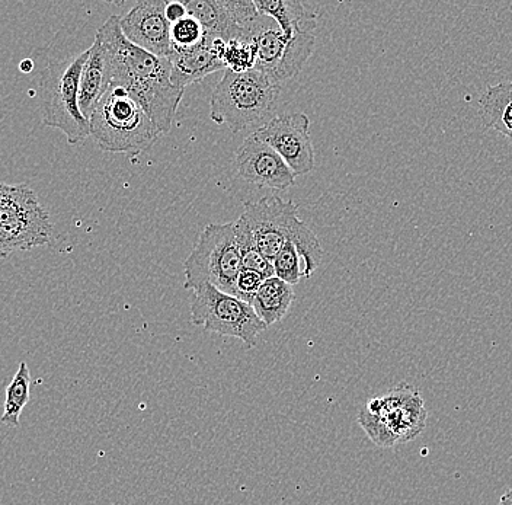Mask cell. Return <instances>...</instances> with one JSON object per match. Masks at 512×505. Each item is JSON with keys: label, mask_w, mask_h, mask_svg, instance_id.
Masks as SVG:
<instances>
[{"label": "cell", "mask_w": 512, "mask_h": 505, "mask_svg": "<svg viewBox=\"0 0 512 505\" xmlns=\"http://www.w3.org/2000/svg\"><path fill=\"white\" fill-rule=\"evenodd\" d=\"M427 409L421 392L409 383L370 399L358 414V424L379 447L415 440L427 424Z\"/></svg>", "instance_id": "5b68a950"}, {"label": "cell", "mask_w": 512, "mask_h": 505, "mask_svg": "<svg viewBox=\"0 0 512 505\" xmlns=\"http://www.w3.org/2000/svg\"><path fill=\"white\" fill-rule=\"evenodd\" d=\"M165 0H142L124 17L120 27L130 43L158 57L169 59L172 51L171 24L166 19Z\"/></svg>", "instance_id": "5bb4252c"}, {"label": "cell", "mask_w": 512, "mask_h": 505, "mask_svg": "<svg viewBox=\"0 0 512 505\" xmlns=\"http://www.w3.org/2000/svg\"><path fill=\"white\" fill-rule=\"evenodd\" d=\"M281 91L283 83L259 70L235 73L226 69L211 95V121L233 133L254 126L259 129L274 118Z\"/></svg>", "instance_id": "7a4b0ae2"}, {"label": "cell", "mask_w": 512, "mask_h": 505, "mask_svg": "<svg viewBox=\"0 0 512 505\" xmlns=\"http://www.w3.org/2000/svg\"><path fill=\"white\" fill-rule=\"evenodd\" d=\"M222 63L224 69L235 73L249 72L256 65V50L251 41L232 40L224 44Z\"/></svg>", "instance_id": "7402d4cb"}, {"label": "cell", "mask_w": 512, "mask_h": 505, "mask_svg": "<svg viewBox=\"0 0 512 505\" xmlns=\"http://www.w3.org/2000/svg\"><path fill=\"white\" fill-rule=\"evenodd\" d=\"M53 239L50 214L27 185L0 184V258Z\"/></svg>", "instance_id": "52a82bcc"}, {"label": "cell", "mask_w": 512, "mask_h": 505, "mask_svg": "<svg viewBox=\"0 0 512 505\" xmlns=\"http://www.w3.org/2000/svg\"><path fill=\"white\" fill-rule=\"evenodd\" d=\"M191 322L220 337L238 338L248 348L258 345V337L268 326L249 303L203 284L192 290Z\"/></svg>", "instance_id": "ba28073f"}, {"label": "cell", "mask_w": 512, "mask_h": 505, "mask_svg": "<svg viewBox=\"0 0 512 505\" xmlns=\"http://www.w3.org/2000/svg\"><path fill=\"white\" fill-rule=\"evenodd\" d=\"M306 114L280 115L254 131V136L272 147L294 175H306L315 168V149Z\"/></svg>", "instance_id": "8fae6325"}, {"label": "cell", "mask_w": 512, "mask_h": 505, "mask_svg": "<svg viewBox=\"0 0 512 505\" xmlns=\"http://www.w3.org/2000/svg\"><path fill=\"white\" fill-rule=\"evenodd\" d=\"M293 302V286L274 276L262 283L252 302V308L265 325L271 326L286 318Z\"/></svg>", "instance_id": "ac0fdd59"}, {"label": "cell", "mask_w": 512, "mask_h": 505, "mask_svg": "<svg viewBox=\"0 0 512 505\" xmlns=\"http://www.w3.org/2000/svg\"><path fill=\"white\" fill-rule=\"evenodd\" d=\"M239 177L249 184L270 190L286 191L293 187L296 175L284 159L254 133L249 134L236 153Z\"/></svg>", "instance_id": "4fadbf2b"}, {"label": "cell", "mask_w": 512, "mask_h": 505, "mask_svg": "<svg viewBox=\"0 0 512 505\" xmlns=\"http://www.w3.org/2000/svg\"><path fill=\"white\" fill-rule=\"evenodd\" d=\"M299 206L280 197H265L246 201L236 225L248 233L256 249L271 262L290 241L294 226L299 222Z\"/></svg>", "instance_id": "30bf717a"}, {"label": "cell", "mask_w": 512, "mask_h": 505, "mask_svg": "<svg viewBox=\"0 0 512 505\" xmlns=\"http://www.w3.org/2000/svg\"><path fill=\"white\" fill-rule=\"evenodd\" d=\"M21 69H22V72H30V70L32 69V62L30 59L28 60H25V62H22L21 63Z\"/></svg>", "instance_id": "83f0119b"}, {"label": "cell", "mask_w": 512, "mask_h": 505, "mask_svg": "<svg viewBox=\"0 0 512 505\" xmlns=\"http://www.w3.org/2000/svg\"><path fill=\"white\" fill-rule=\"evenodd\" d=\"M256 50L255 70L284 83L296 78L315 50V34L288 37L270 17L259 14L249 34Z\"/></svg>", "instance_id": "9c48e42d"}, {"label": "cell", "mask_w": 512, "mask_h": 505, "mask_svg": "<svg viewBox=\"0 0 512 505\" xmlns=\"http://www.w3.org/2000/svg\"><path fill=\"white\" fill-rule=\"evenodd\" d=\"M184 5L207 35L224 41H248L259 18L254 0H187Z\"/></svg>", "instance_id": "7c38bea8"}, {"label": "cell", "mask_w": 512, "mask_h": 505, "mask_svg": "<svg viewBox=\"0 0 512 505\" xmlns=\"http://www.w3.org/2000/svg\"><path fill=\"white\" fill-rule=\"evenodd\" d=\"M242 270L235 222L210 223L184 262V289L195 290L203 284H211L235 296L236 280Z\"/></svg>", "instance_id": "8992f818"}, {"label": "cell", "mask_w": 512, "mask_h": 505, "mask_svg": "<svg viewBox=\"0 0 512 505\" xmlns=\"http://www.w3.org/2000/svg\"><path fill=\"white\" fill-rule=\"evenodd\" d=\"M96 37L102 41L110 62V86H120L136 99L149 115L160 134L169 133L174 124L184 89L171 81V62L134 46L120 27V17L114 15L99 28Z\"/></svg>", "instance_id": "6da1fadb"}, {"label": "cell", "mask_w": 512, "mask_h": 505, "mask_svg": "<svg viewBox=\"0 0 512 505\" xmlns=\"http://www.w3.org/2000/svg\"><path fill=\"white\" fill-rule=\"evenodd\" d=\"M91 136L104 152L140 153L152 149L162 134L136 99L110 86L89 118Z\"/></svg>", "instance_id": "3957f363"}, {"label": "cell", "mask_w": 512, "mask_h": 505, "mask_svg": "<svg viewBox=\"0 0 512 505\" xmlns=\"http://www.w3.org/2000/svg\"><path fill=\"white\" fill-rule=\"evenodd\" d=\"M165 15L169 24L174 25L176 22L181 21V19L188 17L190 14H188V9L187 6L184 5V2H168V5H166Z\"/></svg>", "instance_id": "484cf974"}, {"label": "cell", "mask_w": 512, "mask_h": 505, "mask_svg": "<svg viewBox=\"0 0 512 505\" xmlns=\"http://www.w3.org/2000/svg\"><path fill=\"white\" fill-rule=\"evenodd\" d=\"M110 62L104 44L95 37L89 47V57L80 76L79 105L86 120L94 114L96 105L110 88Z\"/></svg>", "instance_id": "2e32d148"}, {"label": "cell", "mask_w": 512, "mask_h": 505, "mask_svg": "<svg viewBox=\"0 0 512 505\" xmlns=\"http://www.w3.org/2000/svg\"><path fill=\"white\" fill-rule=\"evenodd\" d=\"M206 35L203 24L192 15L171 25V43L175 49H191L198 46Z\"/></svg>", "instance_id": "cb8c5ba5"}, {"label": "cell", "mask_w": 512, "mask_h": 505, "mask_svg": "<svg viewBox=\"0 0 512 505\" xmlns=\"http://www.w3.org/2000/svg\"><path fill=\"white\" fill-rule=\"evenodd\" d=\"M264 281V277L259 276V274L254 273V271L245 270V268H243V270L240 271L238 280H236L235 297H238V299L243 300V302L252 305L256 293L261 289Z\"/></svg>", "instance_id": "d4e9b609"}, {"label": "cell", "mask_w": 512, "mask_h": 505, "mask_svg": "<svg viewBox=\"0 0 512 505\" xmlns=\"http://www.w3.org/2000/svg\"><path fill=\"white\" fill-rule=\"evenodd\" d=\"M480 113L488 129H494L512 142V82L489 86L480 99Z\"/></svg>", "instance_id": "d6986e66"}, {"label": "cell", "mask_w": 512, "mask_h": 505, "mask_svg": "<svg viewBox=\"0 0 512 505\" xmlns=\"http://www.w3.org/2000/svg\"><path fill=\"white\" fill-rule=\"evenodd\" d=\"M226 41L206 35L198 46L191 49L172 47L171 81L176 88L185 89L191 83L203 81L211 73L224 69L222 54Z\"/></svg>", "instance_id": "9a60e30c"}, {"label": "cell", "mask_w": 512, "mask_h": 505, "mask_svg": "<svg viewBox=\"0 0 512 505\" xmlns=\"http://www.w3.org/2000/svg\"><path fill=\"white\" fill-rule=\"evenodd\" d=\"M88 57L89 49L69 59L51 60L38 86L43 123L62 130L70 145H79L91 136V124L79 105L80 76Z\"/></svg>", "instance_id": "277c9868"}, {"label": "cell", "mask_w": 512, "mask_h": 505, "mask_svg": "<svg viewBox=\"0 0 512 505\" xmlns=\"http://www.w3.org/2000/svg\"><path fill=\"white\" fill-rule=\"evenodd\" d=\"M296 246L303 264V278H310L318 270L320 261H322V244L303 220H299L291 233L290 241Z\"/></svg>", "instance_id": "44dd1931"}, {"label": "cell", "mask_w": 512, "mask_h": 505, "mask_svg": "<svg viewBox=\"0 0 512 505\" xmlns=\"http://www.w3.org/2000/svg\"><path fill=\"white\" fill-rule=\"evenodd\" d=\"M272 265H274L275 277L286 281L290 286L299 283L303 278L302 258L293 242H287L280 254L272 261Z\"/></svg>", "instance_id": "603a6c76"}, {"label": "cell", "mask_w": 512, "mask_h": 505, "mask_svg": "<svg viewBox=\"0 0 512 505\" xmlns=\"http://www.w3.org/2000/svg\"><path fill=\"white\" fill-rule=\"evenodd\" d=\"M31 373L30 367L25 361L19 363L18 372L12 377L11 383L6 388L5 409H3V424L9 427H18L22 411L30 402Z\"/></svg>", "instance_id": "ffe728a7"}, {"label": "cell", "mask_w": 512, "mask_h": 505, "mask_svg": "<svg viewBox=\"0 0 512 505\" xmlns=\"http://www.w3.org/2000/svg\"><path fill=\"white\" fill-rule=\"evenodd\" d=\"M498 505H512V489H508L502 494L501 500Z\"/></svg>", "instance_id": "4316f807"}, {"label": "cell", "mask_w": 512, "mask_h": 505, "mask_svg": "<svg viewBox=\"0 0 512 505\" xmlns=\"http://www.w3.org/2000/svg\"><path fill=\"white\" fill-rule=\"evenodd\" d=\"M259 14L277 22L288 37L299 34H315L318 15L296 0H254Z\"/></svg>", "instance_id": "e0dca14e"}]
</instances>
